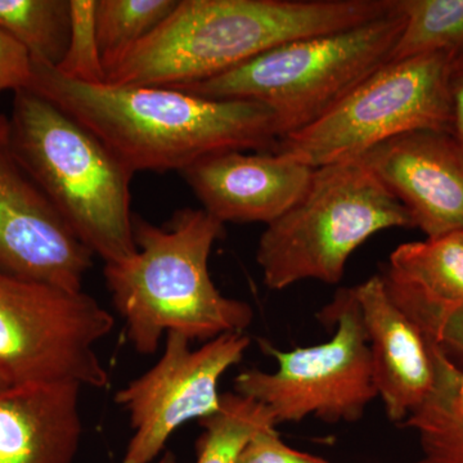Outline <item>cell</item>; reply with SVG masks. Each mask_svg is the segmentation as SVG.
Masks as SVG:
<instances>
[{
    "instance_id": "obj_1",
    "label": "cell",
    "mask_w": 463,
    "mask_h": 463,
    "mask_svg": "<svg viewBox=\"0 0 463 463\" xmlns=\"http://www.w3.org/2000/svg\"><path fill=\"white\" fill-rule=\"evenodd\" d=\"M27 90L87 128L137 172H184L218 152H273L276 116L260 102L213 99L173 87L84 84L33 61Z\"/></svg>"
},
{
    "instance_id": "obj_2",
    "label": "cell",
    "mask_w": 463,
    "mask_h": 463,
    "mask_svg": "<svg viewBox=\"0 0 463 463\" xmlns=\"http://www.w3.org/2000/svg\"><path fill=\"white\" fill-rule=\"evenodd\" d=\"M395 0H178L172 14L106 74L111 85L182 87L285 43L364 25Z\"/></svg>"
},
{
    "instance_id": "obj_3",
    "label": "cell",
    "mask_w": 463,
    "mask_h": 463,
    "mask_svg": "<svg viewBox=\"0 0 463 463\" xmlns=\"http://www.w3.org/2000/svg\"><path fill=\"white\" fill-rule=\"evenodd\" d=\"M223 232L203 209L178 210L164 225L134 218L137 252L105 264V279L137 352H156L165 332L210 341L251 325V307L224 297L210 277V254Z\"/></svg>"
},
{
    "instance_id": "obj_4",
    "label": "cell",
    "mask_w": 463,
    "mask_h": 463,
    "mask_svg": "<svg viewBox=\"0 0 463 463\" xmlns=\"http://www.w3.org/2000/svg\"><path fill=\"white\" fill-rule=\"evenodd\" d=\"M12 147L76 237L105 264L137 252L134 173L87 128L33 91H14Z\"/></svg>"
},
{
    "instance_id": "obj_5",
    "label": "cell",
    "mask_w": 463,
    "mask_h": 463,
    "mask_svg": "<svg viewBox=\"0 0 463 463\" xmlns=\"http://www.w3.org/2000/svg\"><path fill=\"white\" fill-rule=\"evenodd\" d=\"M403 25L395 0L392 11L364 25L285 43L223 74L173 88L263 103L276 116L282 139L315 123L386 65Z\"/></svg>"
},
{
    "instance_id": "obj_6",
    "label": "cell",
    "mask_w": 463,
    "mask_h": 463,
    "mask_svg": "<svg viewBox=\"0 0 463 463\" xmlns=\"http://www.w3.org/2000/svg\"><path fill=\"white\" fill-rule=\"evenodd\" d=\"M407 210L361 158L318 167L304 196L267 225L257 261L265 286L316 279L336 285L349 258L373 234L411 228Z\"/></svg>"
},
{
    "instance_id": "obj_7",
    "label": "cell",
    "mask_w": 463,
    "mask_h": 463,
    "mask_svg": "<svg viewBox=\"0 0 463 463\" xmlns=\"http://www.w3.org/2000/svg\"><path fill=\"white\" fill-rule=\"evenodd\" d=\"M455 54L438 52L386 63L315 123L279 139L274 154L318 169L355 160L402 134H452Z\"/></svg>"
},
{
    "instance_id": "obj_8",
    "label": "cell",
    "mask_w": 463,
    "mask_h": 463,
    "mask_svg": "<svg viewBox=\"0 0 463 463\" xmlns=\"http://www.w3.org/2000/svg\"><path fill=\"white\" fill-rule=\"evenodd\" d=\"M319 319L336 327L330 341L291 352L260 341L279 364L276 373L251 368L234 379V392L267 407L276 425L309 414L328 423L359 421L379 397L355 288H340Z\"/></svg>"
},
{
    "instance_id": "obj_9",
    "label": "cell",
    "mask_w": 463,
    "mask_h": 463,
    "mask_svg": "<svg viewBox=\"0 0 463 463\" xmlns=\"http://www.w3.org/2000/svg\"><path fill=\"white\" fill-rule=\"evenodd\" d=\"M114 326L111 313L87 292L0 270V373L12 386L106 388L109 373L96 345Z\"/></svg>"
},
{
    "instance_id": "obj_10",
    "label": "cell",
    "mask_w": 463,
    "mask_h": 463,
    "mask_svg": "<svg viewBox=\"0 0 463 463\" xmlns=\"http://www.w3.org/2000/svg\"><path fill=\"white\" fill-rule=\"evenodd\" d=\"M191 343L169 332L157 364L116 392L133 429L123 463H151L182 425L218 412L219 381L250 346L243 332L222 335L196 350Z\"/></svg>"
},
{
    "instance_id": "obj_11",
    "label": "cell",
    "mask_w": 463,
    "mask_h": 463,
    "mask_svg": "<svg viewBox=\"0 0 463 463\" xmlns=\"http://www.w3.org/2000/svg\"><path fill=\"white\" fill-rule=\"evenodd\" d=\"M93 257L18 161L0 114V270L78 292Z\"/></svg>"
},
{
    "instance_id": "obj_12",
    "label": "cell",
    "mask_w": 463,
    "mask_h": 463,
    "mask_svg": "<svg viewBox=\"0 0 463 463\" xmlns=\"http://www.w3.org/2000/svg\"><path fill=\"white\" fill-rule=\"evenodd\" d=\"M359 158L428 239L463 230V154L452 134H402Z\"/></svg>"
},
{
    "instance_id": "obj_13",
    "label": "cell",
    "mask_w": 463,
    "mask_h": 463,
    "mask_svg": "<svg viewBox=\"0 0 463 463\" xmlns=\"http://www.w3.org/2000/svg\"><path fill=\"white\" fill-rule=\"evenodd\" d=\"M315 169L274 152L231 149L201 158L182 172L222 223L270 224L306 194Z\"/></svg>"
},
{
    "instance_id": "obj_14",
    "label": "cell",
    "mask_w": 463,
    "mask_h": 463,
    "mask_svg": "<svg viewBox=\"0 0 463 463\" xmlns=\"http://www.w3.org/2000/svg\"><path fill=\"white\" fill-rule=\"evenodd\" d=\"M374 383L392 422H403L434 390L441 346L390 297L383 276L356 286Z\"/></svg>"
},
{
    "instance_id": "obj_15",
    "label": "cell",
    "mask_w": 463,
    "mask_h": 463,
    "mask_svg": "<svg viewBox=\"0 0 463 463\" xmlns=\"http://www.w3.org/2000/svg\"><path fill=\"white\" fill-rule=\"evenodd\" d=\"M80 389L33 383L0 394V463L74 462L83 434Z\"/></svg>"
},
{
    "instance_id": "obj_16",
    "label": "cell",
    "mask_w": 463,
    "mask_h": 463,
    "mask_svg": "<svg viewBox=\"0 0 463 463\" xmlns=\"http://www.w3.org/2000/svg\"><path fill=\"white\" fill-rule=\"evenodd\" d=\"M383 279L392 300L438 343L443 319L463 307V230L399 246Z\"/></svg>"
},
{
    "instance_id": "obj_17",
    "label": "cell",
    "mask_w": 463,
    "mask_h": 463,
    "mask_svg": "<svg viewBox=\"0 0 463 463\" xmlns=\"http://www.w3.org/2000/svg\"><path fill=\"white\" fill-rule=\"evenodd\" d=\"M438 341L448 356L437 365L434 390L404 422L419 439L412 463H463V307L448 313Z\"/></svg>"
},
{
    "instance_id": "obj_18",
    "label": "cell",
    "mask_w": 463,
    "mask_h": 463,
    "mask_svg": "<svg viewBox=\"0 0 463 463\" xmlns=\"http://www.w3.org/2000/svg\"><path fill=\"white\" fill-rule=\"evenodd\" d=\"M0 29L23 45L33 61L57 67L69 47L70 0H0Z\"/></svg>"
},
{
    "instance_id": "obj_19",
    "label": "cell",
    "mask_w": 463,
    "mask_h": 463,
    "mask_svg": "<svg viewBox=\"0 0 463 463\" xmlns=\"http://www.w3.org/2000/svg\"><path fill=\"white\" fill-rule=\"evenodd\" d=\"M398 5L404 25L389 62L463 51V0H398Z\"/></svg>"
},
{
    "instance_id": "obj_20",
    "label": "cell",
    "mask_w": 463,
    "mask_h": 463,
    "mask_svg": "<svg viewBox=\"0 0 463 463\" xmlns=\"http://www.w3.org/2000/svg\"><path fill=\"white\" fill-rule=\"evenodd\" d=\"M178 0H96V30L106 74L157 29Z\"/></svg>"
},
{
    "instance_id": "obj_21",
    "label": "cell",
    "mask_w": 463,
    "mask_h": 463,
    "mask_svg": "<svg viewBox=\"0 0 463 463\" xmlns=\"http://www.w3.org/2000/svg\"><path fill=\"white\" fill-rule=\"evenodd\" d=\"M200 423L196 463H234L252 435L277 426L267 407L236 392L222 394L218 412Z\"/></svg>"
},
{
    "instance_id": "obj_22",
    "label": "cell",
    "mask_w": 463,
    "mask_h": 463,
    "mask_svg": "<svg viewBox=\"0 0 463 463\" xmlns=\"http://www.w3.org/2000/svg\"><path fill=\"white\" fill-rule=\"evenodd\" d=\"M71 29L69 47L57 71L84 84L106 83L96 30V0H70Z\"/></svg>"
},
{
    "instance_id": "obj_23",
    "label": "cell",
    "mask_w": 463,
    "mask_h": 463,
    "mask_svg": "<svg viewBox=\"0 0 463 463\" xmlns=\"http://www.w3.org/2000/svg\"><path fill=\"white\" fill-rule=\"evenodd\" d=\"M234 463H331L283 443L276 428H265L250 438Z\"/></svg>"
},
{
    "instance_id": "obj_24",
    "label": "cell",
    "mask_w": 463,
    "mask_h": 463,
    "mask_svg": "<svg viewBox=\"0 0 463 463\" xmlns=\"http://www.w3.org/2000/svg\"><path fill=\"white\" fill-rule=\"evenodd\" d=\"M32 75L29 52L0 29V96L7 90H27Z\"/></svg>"
},
{
    "instance_id": "obj_25",
    "label": "cell",
    "mask_w": 463,
    "mask_h": 463,
    "mask_svg": "<svg viewBox=\"0 0 463 463\" xmlns=\"http://www.w3.org/2000/svg\"><path fill=\"white\" fill-rule=\"evenodd\" d=\"M452 137L463 154V51L453 57L449 78Z\"/></svg>"
},
{
    "instance_id": "obj_26",
    "label": "cell",
    "mask_w": 463,
    "mask_h": 463,
    "mask_svg": "<svg viewBox=\"0 0 463 463\" xmlns=\"http://www.w3.org/2000/svg\"><path fill=\"white\" fill-rule=\"evenodd\" d=\"M9 388H12L11 383H9L8 380L5 379V377L3 376L2 373H0V394H3V392H7Z\"/></svg>"
},
{
    "instance_id": "obj_27",
    "label": "cell",
    "mask_w": 463,
    "mask_h": 463,
    "mask_svg": "<svg viewBox=\"0 0 463 463\" xmlns=\"http://www.w3.org/2000/svg\"><path fill=\"white\" fill-rule=\"evenodd\" d=\"M157 463H176L175 456L172 452H166Z\"/></svg>"
}]
</instances>
